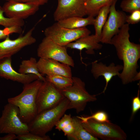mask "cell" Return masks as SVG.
<instances>
[{
	"instance_id": "7",
	"label": "cell",
	"mask_w": 140,
	"mask_h": 140,
	"mask_svg": "<svg viewBox=\"0 0 140 140\" xmlns=\"http://www.w3.org/2000/svg\"><path fill=\"white\" fill-rule=\"evenodd\" d=\"M91 33L86 27L69 29L61 26L57 22L46 28L44 31L45 37L60 46H65L80 38L90 35Z\"/></svg>"
},
{
	"instance_id": "27",
	"label": "cell",
	"mask_w": 140,
	"mask_h": 140,
	"mask_svg": "<svg viewBox=\"0 0 140 140\" xmlns=\"http://www.w3.org/2000/svg\"><path fill=\"white\" fill-rule=\"evenodd\" d=\"M120 7L123 11L131 13L135 11L140 10V0H123Z\"/></svg>"
},
{
	"instance_id": "2",
	"label": "cell",
	"mask_w": 140,
	"mask_h": 140,
	"mask_svg": "<svg viewBox=\"0 0 140 140\" xmlns=\"http://www.w3.org/2000/svg\"><path fill=\"white\" fill-rule=\"evenodd\" d=\"M42 81L37 80L24 85L23 90L18 95L8 98V103L17 107L21 120L27 124L30 122L38 114L36 97Z\"/></svg>"
},
{
	"instance_id": "3",
	"label": "cell",
	"mask_w": 140,
	"mask_h": 140,
	"mask_svg": "<svg viewBox=\"0 0 140 140\" xmlns=\"http://www.w3.org/2000/svg\"><path fill=\"white\" fill-rule=\"evenodd\" d=\"M69 102L65 97L55 106L38 113L28 124L29 132L40 136L46 135L69 109Z\"/></svg>"
},
{
	"instance_id": "12",
	"label": "cell",
	"mask_w": 140,
	"mask_h": 140,
	"mask_svg": "<svg viewBox=\"0 0 140 140\" xmlns=\"http://www.w3.org/2000/svg\"><path fill=\"white\" fill-rule=\"evenodd\" d=\"M58 2L53 14L54 19L57 22L71 17H83L87 15L82 0H58Z\"/></svg>"
},
{
	"instance_id": "23",
	"label": "cell",
	"mask_w": 140,
	"mask_h": 140,
	"mask_svg": "<svg viewBox=\"0 0 140 140\" xmlns=\"http://www.w3.org/2000/svg\"><path fill=\"white\" fill-rule=\"evenodd\" d=\"M113 0H89L85 2L87 15L94 17L101 8L111 3Z\"/></svg>"
},
{
	"instance_id": "15",
	"label": "cell",
	"mask_w": 140,
	"mask_h": 140,
	"mask_svg": "<svg viewBox=\"0 0 140 140\" xmlns=\"http://www.w3.org/2000/svg\"><path fill=\"white\" fill-rule=\"evenodd\" d=\"M0 77L23 85L36 80H39L38 77L34 74H23L16 71L12 67L11 57L0 60Z\"/></svg>"
},
{
	"instance_id": "20",
	"label": "cell",
	"mask_w": 140,
	"mask_h": 140,
	"mask_svg": "<svg viewBox=\"0 0 140 140\" xmlns=\"http://www.w3.org/2000/svg\"><path fill=\"white\" fill-rule=\"evenodd\" d=\"M18 72L23 74H34L38 77L39 80L42 82L46 81L44 75L39 72L37 66V61L34 57L22 60L19 65Z\"/></svg>"
},
{
	"instance_id": "16",
	"label": "cell",
	"mask_w": 140,
	"mask_h": 140,
	"mask_svg": "<svg viewBox=\"0 0 140 140\" xmlns=\"http://www.w3.org/2000/svg\"><path fill=\"white\" fill-rule=\"evenodd\" d=\"M123 66L117 65L113 62L107 66L101 62H98L95 60L92 62L91 73L95 79L100 76H103L106 82L105 86L102 93H104L106 90L108 83L113 77L116 76L119 77L120 72L123 70Z\"/></svg>"
},
{
	"instance_id": "33",
	"label": "cell",
	"mask_w": 140,
	"mask_h": 140,
	"mask_svg": "<svg viewBox=\"0 0 140 140\" xmlns=\"http://www.w3.org/2000/svg\"><path fill=\"white\" fill-rule=\"evenodd\" d=\"M4 136L0 137V140H14L17 139V135L12 133H9Z\"/></svg>"
},
{
	"instance_id": "6",
	"label": "cell",
	"mask_w": 140,
	"mask_h": 140,
	"mask_svg": "<svg viewBox=\"0 0 140 140\" xmlns=\"http://www.w3.org/2000/svg\"><path fill=\"white\" fill-rule=\"evenodd\" d=\"M85 129L92 135L104 140H125L127 136L118 125L110 122H101L90 119L82 123Z\"/></svg>"
},
{
	"instance_id": "25",
	"label": "cell",
	"mask_w": 140,
	"mask_h": 140,
	"mask_svg": "<svg viewBox=\"0 0 140 140\" xmlns=\"http://www.w3.org/2000/svg\"><path fill=\"white\" fill-rule=\"evenodd\" d=\"M2 6L0 5V25L5 28L18 26L22 27L25 24L24 20L5 17Z\"/></svg>"
},
{
	"instance_id": "8",
	"label": "cell",
	"mask_w": 140,
	"mask_h": 140,
	"mask_svg": "<svg viewBox=\"0 0 140 140\" xmlns=\"http://www.w3.org/2000/svg\"><path fill=\"white\" fill-rule=\"evenodd\" d=\"M67 48L60 46L51 39L45 37L38 45L37 55L39 58L56 60L74 67L72 57L67 52Z\"/></svg>"
},
{
	"instance_id": "9",
	"label": "cell",
	"mask_w": 140,
	"mask_h": 140,
	"mask_svg": "<svg viewBox=\"0 0 140 140\" xmlns=\"http://www.w3.org/2000/svg\"><path fill=\"white\" fill-rule=\"evenodd\" d=\"M65 98L61 91L51 83L43 82L36 97L38 114L55 106Z\"/></svg>"
},
{
	"instance_id": "11",
	"label": "cell",
	"mask_w": 140,
	"mask_h": 140,
	"mask_svg": "<svg viewBox=\"0 0 140 140\" xmlns=\"http://www.w3.org/2000/svg\"><path fill=\"white\" fill-rule=\"evenodd\" d=\"M35 26L24 35L15 39H11L8 35L3 41L0 42V60L5 58L11 57L24 47L34 44L36 40L33 36V33Z\"/></svg>"
},
{
	"instance_id": "36",
	"label": "cell",
	"mask_w": 140,
	"mask_h": 140,
	"mask_svg": "<svg viewBox=\"0 0 140 140\" xmlns=\"http://www.w3.org/2000/svg\"><path fill=\"white\" fill-rule=\"evenodd\" d=\"M84 2H86L89 0H82Z\"/></svg>"
},
{
	"instance_id": "18",
	"label": "cell",
	"mask_w": 140,
	"mask_h": 140,
	"mask_svg": "<svg viewBox=\"0 0 140 140\" xmlns=\"http://www.w3.org/2000/svg\"><path fill=\"white\" fill-rule=\"evenodd\" d=\"M95 18L88 16L86 18L78 16L66 18L58 22V23L65 27L76 29L86 27L89 25H93Z\"/></svg>"
},
{
	"instance_id": "29",
	"label": "cell",
	"mask_w": 140,
	"mask_h": 140,
	"mask_svg": "<svg viewBox=\"0 0 140 140\" xmlns=\"http://www.w3.org/2000/svg\"><path fill=\"white\" fill-rule=\"evenodd\" d=\"M19 140H50V137L47 135L42 136L29 132L22 135H17Z\"/></svg>"
},
{
	"instance_id": "1",
	"label": "cell",
	"mask_w": 140,
	"mask_h": 140,
	"mask_svg": "<svg viewBox=\"0 0 140 140\" xmlns=\"http://www.w3.org/2000/svg\"><path fill=\"white\" fill-rule=\"evenodd\" d=\"M129 30V25L125 24L111 41V44L115 48L118 58L123 62L122 71L119 77L124 85L133 81L138 72V61L140 58V45L130 41Z\"/></svg>"
},
{
	"instance_id": "17",
	"label": "cell",
	"mask_w": 140,
	"mask_h": 140,
	"mask_svg": "<svg viewBox=\"0 0 140 140\" xmlns=\"http://www.w3.org/2000/svg\"><path fill=\"white\" fill-rule=\"evenodd\" d=\"M101 37L94 34L89 35L82 37L74 42L68 44L66 47L67 48L77 50L80 51L85 49L86 52L88 54H93L94 50L101 49L102 45L99 43L101 42Z\"/></svg>"
},
{
	"instance_id": "34",
	"label": "cell",
	"mask_w": 140,
	"mask_h": 140,
	"mask_svg": "<svg viewBox=\"0 0 140 140\" xmlns=\"http://www.w3.org/2000/svg\"><path fill=\"white\" fill-rule=\"evenodd\" d=\"M140 72H137L136 75L134 76L133 79V81H137L140 80Z\"/></svg>"
},
{
	"instance_id": "30",
	"label": "cell",
	"mask_w": 140,
	"mask_h": 140,
	"mask_svg": "<svg viewBox=\"0 0 140 140\" xmlns=\"http://www.w3.org/2000/svg\"><path fill=\"white\" fill-rule=\"evenodd\" d=\"M131 13L130 15H126V23L129 25L138 23L140 21V10L135 11Z\"/></svg>"
},
{
	"instance_id": "32",
	"label": "cell",
	"mask_w": 140,
	"mask_h": 140,
	"mask_svg": "<svg viewBox=\"0 0 140 140\" xmlns=\"http://www.w3.org/2000/svg\"><path fill=\"white\" fill-rule=\"evenodd\" d=\"M48 0H23L22 2L32 3L36 4L39 6L47 3Z\"/></svg>"
},
{
	"instance_id": "14",
	"label": "cell",
	"mask_w": 140,
	"mask_h": 140,
	"mask_svg": "<svg viewBox=\"0 0 140 140\" xmlns=\"http://www.w3.org/2000/svg\"><path fill=\"white\" fill-rule=\"evenodd\" d=\"M37 66L39 72L44 75H60L72 77L70 66L55 60L39 58L37 61Z\"/></svg>"
},
{
	"instance_id": "24",
	"label": "cell",
	"mask_w": 140,
	"mask_h": 140,
	"mask_svg": "<svg viewBox=\"0 0 140 140\" xmlns=\"http://www.w3.org/2000/svg\"><path fill=\"white\" fill-rule=\"evenodd\" d=\"M55 129L62 131L65 136H68L73 132L74 127L71 115L64 114L55 125Z\"/></svg>"
},
{
	"instance_id": "35",
	"label": "cell",
	"mask_w": 140,
	"mask_h": 140,
	"mask_svg": "<svg viewBox=\"0 0 140 140\" xmlns=\"http://www.w3.org/2000/svg\"><path fill=\"white\" fill-rule=\"evenodd\" d=\"M4 1H5L6 2L8 1H13L20 2H23L22 1L23 0H3Z\"/></svg>"
},
{
	"instance_id": "13",
	"label": "cell",
	"mask_w": 140,
	"mask_h": 140,
	"mask_svg": "<svg viewBox=\"0 0 140 140\" xmlns=\"http://www.w3.org/2000/svg\"><path fill=\"white\" fill-rule=\"evenodd\" d=\"M39 6L32 3L6 2L2 6L4 13L8 18L24 20L34 14Z\"/></svg>"
},
{
	"instance_id": "4",
	"label": "cell",
	"mask_w": 140,
	"mask_h": 140,
	"mask_svg": "<svg viewBox=\"0 0 140 140\" xmlns=\"http://www.w3.org/2000/svg\"><path fill=\"white\" fill-rule=\"evenodd\" d=\"M72 85L61 91L69 101V109H74L79 113L85 110L88 102L97 100L96 95H91L87 92L85 82L80 78L72 77Z\"/></svg>"
},
{
	"instance_id": "31",
	"label": "cell",
	"mask_w": 140,
	"mask_h": 140,
	"mask_svg": "<svg viewBox=\"0 0 140 140\" xmlns=\"http://www.w3.org/2000/svg\"><path fill=\"white\" fill-rule=\"evenodd\" d=\"M140 90L139 89L137 95L134 97L132 101V114L131 119L134 115L140 109Z\"/></svg>"
},
{
	"instance_id": "5",
	"label": "cell",
	"mask_w": 140,
	"mask_h": 140,
	"mask_svg": "<svg viewBox=\"0 0 140 140\" xmlns=\"http://www.w3.org/2000/svg\"><path fill=\"white\" fill-rule=\"evenodd\" d=\"M18 108L8 103L4 107L0 117V133H12L17 135L29 132L28 124L19 116Z\"/></svg>"
},
{
	"instance_id": "22",
	"label": "cell",
	"mask_w": 140,
	"mask_h": 140,
	"mask_svg": "<svg viewBox=\"0 0 140 140\" xmlns=\"http://www.w3.org/2000/svg\"><path fill=\"white\" fill-rule=\"evenodd\" d=\"M45 78L46 81L51 83L60 91L71 86L73 83L72 77L53 75H46Z\"/></svg>"
},
{
	"instance_id": "28",
	"label": "cell",
	"mask_w": 140,
	"mask_h": 140,
	"mask_svg": "<svg viewBox=\"0 0 140 140\" xmlns=\"http://www.w3.org/2000/svg\"><path fill=\"white\" fill-rule=\"evenodd\" d=\"M23 31L22 27L18 26L5 27L3 29H0V40L5 39L7 36L13 33L21 34Z\"/></svg>"
},
{
	"instance_id": "19",
	"label": "cell",
	"mask_w": 140,
	"mask_h": 140,
	"mask_svg": "<svg viewBox=\"0 0 140 140\" xmlns=\"http://www.w3.org/2000/svg\"><path fill=\"white\" fill-rule=\"evenodd\" d=\"M72 117L74 129L73 133L67 137L68 138L74 140H99L85 129L79 119L76 116Z\"/></svg>"
},
{
	"instance_id": "21",
	"label": "cell",
	"mask_w": 140,
	"mask_h": 140,
	"mask_svg": "<svg viewBox=\"0 0 140 140\" xmlns=\"http://www.w3.org/2000/svg\"><path fill=\"white\" fill-rule=\"evenodd\" d=\"M112 2L101 8L95 18L93 25L95 31V34L97 36L101 37L102 29L107 20Z\"/></svg>"
},
{
	"instance_id": "10",
	"label": "cell",
	"mask_w": 140,
	"mask_h": 140,
	"mask_svg": "<svg viewBox=\"0 0 140 140\" xmlns=\"http://www.w3.org/2000/svg\"><path fill=\"white\" fill-rule=\"evenodd\" d=\"M117 0H113L110 6L109 15L103 28L101 42L111 44L112 38L118 32L125 23L126 15L124 12L116 10L115 5Z\"/></svg>"
},
{
	"instance_id": "26",
	"label": "cell",
	"mask_w": 140,
	"mask_h": 140,
	"mask_svg": "<svg viewBox=\"0 0 140 140\" xmlns=\"http://www.w3.org/2000/svg\"><path fill=\"white\" fill-rule=\"evenodd\" d=\"M76 116L81 120L82 123L86 122L90 119H93L101 122H110L109 119L107 114L105 112L102 111H98L89 116Z\"/></svg>"
}]
</instances>
